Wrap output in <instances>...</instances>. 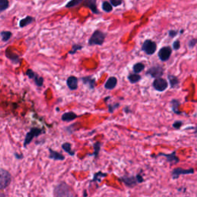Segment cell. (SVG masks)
I'll use <instances>...</instances> for the list:
<instances>
[{
  "mask_svg": "<svg viewBox=\"0 0 197 197\" xmlns=\"http://www.w3.org/2000/svg\"><path fill=\"white\" fill-rule=\"evenodd\" d=\"M49 158L50 159H52L54 161H64L65 160V156L59 152L55 151L51 148H49Z\"/></svg>",
  "mask_w": 197,
  "mask_h": 197,
  "instance_id": "7c38bea8",
  "label": "cell"
},
{
  "mask_svg": "<svg viewBox=\"0 0 197 197\" xmlns=\"http://www.w3.org/2000/svg\"><path fill=\"white\" fill-rule=\"evenodd\" d=\"M102 9L103 10L104 12H110L112 11V6L110 4V2H107V1H104L102 3Z\"/></svg>",
  "mask_w": 197,
  "mask_h": 197,
  "instance_id": "83f0119b",
  "label": "cell"
},
{
  "mask_svg": "<svg viewBox=\"0 0 197 197\" xmlns=\"http://www.w3.org/2000/svg\"><path fill=\"white\" fill-rule=\"evenodd\" d=\"M110 98H111L110 96H108V97L105 98V100H105V102H107V100H109V99H110Z\"/></svg>",
  "mask_w": 197,
  "mask_h": 197,
  "instance_id": "b9f144b4",
  "label": "cell"
},
{
  "mask_svg": "<svg viewBox=\"0 0 197 197\" xmlns=\"http://www.w3.org/2000/svg\"><path fill=\"white\" fill-rule=\"evenodd\" d=\"M53 194L54 197H74L71 187L65 182H62L56 186Z\"/></svg>",
  "mask_w": 197,
  "mask_h": 197,
  "instance_id": "6da1fadb",
  "label": "cell"
},
{
  "mask_svg": "<svg viewBox=\"0 0 197 197\" xmlns=\"http://www.w3.org/2000/svg\"><path fill=\"white\" fill-rule=\"evenodd\" d=\"M78 78L74 76H71L66 80V85L70 90H76L78 89Z\"/></svg>",
  "mask_w": 197,
  "mask_h": 197,
  "instance_id": "4fadbf2b",
  "label": "cell"
},
{
  "mask_svg": "<svg viewBox=\"0 0 197 197\" xmlns=\"http://www.w3.org/2000/svg\"><path fill=\"white\" fill-rule=\"evenodd\" d=\"M176 152L173 151L172 153L170 154H165V153H159L158 155H163V156H165L166 158V160L169 163H171L172 164H177L179 162V158L176 155Z\"/></svg>",
  "mask_w": 197,
  "mask_h": 197,
  "instance_id": "5bb4252c",
  "label": "cell"
},
{
  "mask_svg": "<svg viewBox=\"0 0 197 197\" xmlns=\"http://www.w3.org/2000/svg\"><path fill=\"white\" fill-rule=\"evenodd\" d=\"M81 80L82 81L84 85L87 86L90 90H94L96 86V80L92 76H85L81 78Z\"/></svg>",
  "mask_w": 197,
  "mask_h": 197,
  "instance_id": "9a60e30c",
  "label": "cell"
},
{
  "mask_svg": "<svg viewBox=\"0 0 197 197\" xmlns=\"http://www.w3.org/2000/svg\"><path fill=\"white\" fill-rule=\"evenodd\" d=\"M9 1L8 0H0V12L5 11L9 8Z\"/></svg>",
  "mask_w": 197,
  "mask_h": 197,
  "instance_id": "1f68e13d",
  "label": "cell"
},
{
  "mask_svg": "<svg viewBox=\"0 0 197 197\" xmlns=\"http://www.w3.org/2000/svg\"><path fill=\"white\" fill-rule=\"evenodd\" d=\"M1 36H2V39L3 42H7L12 36V32L9 31H3L1 32Z\"/></svg>",
  "mask_w": 197,
  "mask_h": 197,
  "instance_id": "f546056e",
  "label": "cell"
},
{
  "mask_svg": "<svg viewBox=\"0 0 197 197\" xmlns=\"http://www.w3.org/2000/svg\"><path fill=\"white\" fill-rule=\"evenodd\" d=\"M171 105H172V110L174 113L177 114V115H181L183 114L182 112H180L179 110V106L180 105V101L179 100H176V99H174L171 101Z\"/></svg>",
  "mask_w": 197,
  "mask_h": 197,
  "instance_id": "ffe728a7",
  "label": "cell"
},
{
  "mask_svg": "<svg viewBox=\"0 0 197 197\" xmlns=\"http://www.w3.org/2000/svg\"><path fill=\"white\" fill-rule=\"evenodd\" d=\"M168 80L169 81V83H170V86L173 89H175V88H177L179 85V80L178 79L177 76H174V75H171V74H169L168 75Z\"/></svg>",
  "mask_w": 197,
  "mask_h": 197,
  "instance_id": "ac0fdd59",
  "label": "cell"
},
{
  "mask_svg": "<svg viewBox=\"0 0 197 197\" xmlns=\"http://www.w3.org/2000/svg\"><path fill=\"white\" fill-rule=\"evenodd\" d=\"M120 106V103H115L114 105H112V104H110V105L108 106V107H109V112H110V113H112V112H114V110H115V109H117V108Z\"/></svg>",
  "mask_w": 197,
  "mask_h": 197,
  "instance_id": "e575fe53",
  "label": "cell"
},
{
  "mask_svg": "<svg viewBox=\"0 0 197 197\" xmlns=\"http://www.w3.org/2000/svg\"><path fill=\"white\" fill-rule=\"evenodd\" d=\"M116 85H117V79L115 76H111L108 79V80L104 85V87L106 88V90H112L115 89Z\"/></svg>",
  "mask_w": 197,
  "mask_h": 197,
  "instance_id": "2e32d148",
  "label": "cell"
},
{
  "mask_svg": "<svg viewBox=\"0 0 197 197\" xmlns=\"http://www.w3.org/2000/svg\"><path fill=\"white\" fill-rule=\"evenodd\" d=\"M135 178H136V180H137L138 183H142L143 182H144V179L143 178V176H142L140 174H138V175L135 176Z\"/></svg>",
  "mask_w": 197,
  "mask_h": 197,
  "instance_id": "ab89813d",
  "label": "cell"
},
{
  "mask_svg": "<svg viewBox=\"0 0 197 197\" xmlns=\"http://www.w3.org/2000/svg\"><path fill=\"white\" fill-rule=\"evenodd\" d=\"M79 117L75 112H65L63 115H62V120L63 122H71L72 120H76Z\"/></svg>",
  "mask_w": 197,
  "mask_h": 197,
  "instance_id": "e0dca14e",
  "label": "cell"
},
{
  "mask_svg": "<svg viewBox=\"0 0 197 197\" xmlns=\"http://www.w3.org/2000/svg\"><path fill=\"white\" fill-rule=\"evenodd\" d=\"M82 6L90 9L94 14H100V12L96 6V0H84Z\"/></svg>",
  "mask_w": 197,
  "mask_h": 197,
  "instance_id": "8fae6325",
  "label": "cell"
},
{
  "mask_svg": "<svg viewBox=\"0 0 197 197\" xmlns=\"http://www.w3.org/2000/svg\"><path fill=\"white\" fill-rule=\"evenodd\" d=\"M43 133V130L42 129H39V128H32L31 130H29V133H27L26 135V138H25V141H24V146L26 147V145H29V144L31 143L32 140H33L35 137H38L39 135H40L41 134H42Z\"/></svg>",
  "mask_w": 197,
  "mask_h": 197,
  "instance_id": "5b68a950",
  "label": "cell"
},
{
  "mask_svg": "<svg viewBox=\"0 0 197 197\" xmlns=\"http://www.w3.org/2000/svg\"><path fill=\"white\" fill-rule=\"evenodd\" d=\"M84 0H70L69 2L66 3L65 7L66 8H73V7H76V6H79L83 2Z\"/></svg>",
  "mask_w": 197,
  "mask_h": 197,
  "instance_id": "4316f807",
  "label": "cell"
},
{
  "mask_svg": "<svg viewBox=\"0 0 197 197\" xmlns=\"http://www.w3.org/2000/svg\"><path fill=\"white\" fill-rule=\"evenodd\" d=\"M62 149L64 151L66 152L68 154L71 156H74L75 155V152L72 149V145L69 143H64L62 145Z\"/></svg>",
  "mask_w": 197,
  "mask_h": 197,
  "instance_id": "7402d4cb",
  "label": "cell"
},
{
  "mask_svg": "<svg viewBox=\"0 0 197 197\" xmlns=\"http://www.w3.org/2000/svg\"><path fill=\"white\" fill-rule=\"evenodd\" d=\"M82 48H83V46L82 45H80V44H74L72 47V49L69 52V54H70V55H74V54L76 53L78 50H81Z\"/></svg>",
  "mask_w": 197,
  "mask_h": 197,
  "instance_id": "4dcf8cb0",
  "label": "cell"
},
{
  "mask_svg": "<svg viewBox=\"0 0 197 197\" xmlns=\"http://www.w3.org/2000/svg\"><path fill=\"white\" fill-rule=\"evenodd\" d=\"M120 180L122 181L128 187H134L136 184H137V180L136 178L134 176H122L120 178Z\"/></svg>",
  "mask_w": 197,
  "mask_h": 197,
  "instance_id": "30bf717a",
  "label": "cell"
},
{
  "mask_svg": "<svg viewBox=\"0 0 197 197\" xmlns=\"http://www.w3.org/2000/svg\"><path fill=\"white\" fill-rule=\"evenodd\" d=\"M178 33H179L178 30H173V29H170L169 31V32H168L169 36V37H171V38H174V37H176V36L178 35Z\"/></svg>",
  "mask_w": 197,
  "mask_h": 197,
  "instance_id": "74e56055",
  "label": "cell"
},
{
  "mask_svg": "<svg viewBox=\"0 0 197 197\" xmlns=\"http://www.w3.org/2000/svg\"><path fill=\"white\" fill-rule=\"evenodd\" d=\"M183 122L177 120V121H175L173 122V127L174 128V129H176V130H179V129H180V128L183 126Z\"/></svg>",
  "mask_w": 197,
  "mask_h": 197,
  "instance_id": "836d02e7",
  "label": "cell"
},
{
  "mask_svg": "<svg viewBox=\"0 0 197 197\" xmlns=\"http://www.w3.org/2000/svg\"><path fill=\"white\" fill-rule=\"evenodd\" d=\"M153 86L156 91L164 92L168 88V82L163 78H156L153 82Z\"/></svg>",
  "mask_w": 197,
  "mask_h": 197,
  "instance_id": "ba28073f",
  "label": "cell"
},
{
  "mask_svg": "<svg viewBox=\"0 0 197 197\" xmlns=\"http://www.w3.org/2000/svg\"><path fill=\"white\" fill-rule=\"evenodd\" d=\"M6 56H7L9 59L12 60V62H16V63H19V62L20 61L19 57L16 54L13 53V52L9 49V48H8L6 49Z\"/></svg>",
  "mask_w": 197,
  "mask_h": 197,
  "instance_id": "44dd1931",
  "label": "cell"
},
{
  "mask_svg": "<svg viewBox=\"0 0 197 197\" xmlns=\"http://www.w3.org/2000/svg\"><path fill=\"white\" fill-rule=\"evenodd\" d=\"M26 75L28 76V77L29 78V79H33V77L35 76L36 73H35L32 69H28L27 70V72H26Z\"/></svg>",
  "mask_w": 197,
  "mask_h": 197,
  "instance_id": "f35d334b",
  "label": "cell"
},
{
  "mask_svg": "<svg viewBox=\"0 0 197 197\" xmlns=\"http://www.w3.org/2000/svg\"><path fill=\"white\" fill-rule=\"evenodd\" d=\"M34 20H35V19H34L33 17H32V16H26V17H25L24 19H22L19 21V27H21V28L26 27V26H27L28 25L31 24L32 22H33Z\"/></svg>",
  "mask_w": 197,
  "mask_h": 197,
  "instance_id": "d6986e66",
  "label": "cell"
},
{
  "mask_svg": "<svg viewBox=\"0 0 197 197\" xmlns=\"http://www.w3.org/2000/svg\"><path fill=\"white\" fill-rule=\"evenodd\" d=\"M11 182V175L6 169H0V189H5Z\"/></svg>",
  "mask_w": 197,
  "mask_h": 197,
  "instance_id": "8992f818",
  "label": "cell"
},
{
  "mask_svg": "<svg viewBox=\"0 0 197 197\" xmlns=\"http://www.w3.org/2000/svg\"><path fill=\"white\" fill-rule=\"evenodd\" d=\"M173 49L174 50H178L180 49V41L179 39L174 41L173 44Z\"/></svg>",
  "mask_w": 197,
  "mask_h": 197,
  "instance_id": "8d00e7d4",
  "label": "cell"
},
{
  "mask_svg": "<svg viewBox=\"0 0 197 197\" xmlns=\"http://www.w3.org/2000/svg\"><path fill=\"white\" fill-rule=\"evenodd\" d=\"M110 3L112 5V6L117 7V6L122 5V0H110Z\"/></svg>",
  "mask_w": 197,
  "mask_h": 197,
  "instance_id": "d590c367",
  "label": "cell"
},
{
  "mask_svg": "<svg viewBox=\"0 0 197 197\" xmlns=\"http://www.w3.org/2000/svg\"><path fill=\"white\" fill-rule=\"evenodd\" d=\"M145 69V65L143 62H137V63L134 64L133 66V70L134 73H140L142 71H143Z\"/></svg>",
  "mask_w": 197,
  "mask_h": 197,
  "instance_id": "d4e9b609",
  "label": "cell"
},
{
  "mask_svg": "<svg viewBox=\"0 0 197 197\" xmlns=\"http://www.w3.org/2000/svg\"><path fill=\"white\" fill-rule=\"evenodd\" d=\"M194 173V169H184L182 168H176L172 171V178L173 179H176L181 175H188V174H193Z\"/></svg>",
  "mask_w": 197,
  "mask_h": 197,
  "instance_id": "9c48e42d",
  "label": "cell"
},
{
  "mask_svg": "<svg viewBox=\"0 0 197 197\" xmlns=\"http://www.w3.org/2000/svg\"><path fill=\"white\" fill-rule=\"evenodd\" d=\"M173 49L170 46H164L163 48L159 49L158 52V57L162 62H166L169 59V58L171 56Z\"/></svg>",
  "mask_w": 197,
  "mask_h": 197,
  "instance_id": "52a82bcc",
  "label": "cell"
},
{
  "mask_svg": "<svg viewBox=\"0 0 197 197\" xmlns=\"http://www.w3.org/2000/svg\"><path fill=\"white\" fill-rule=\"evenodd\" d=\"M106 37V33L102 32L100 30L96 29L92 34L91 37L89 39L90 46H102L103 44L105 39Z\"/></svg>",
  "mask_w": 197,
  "mask_h": 197,
  "instance_id": "7a4b0ae2",
  "label": "cell"
},
{
  "mask_svg": "<svg viewBox=\"0 0 197 197\" xmlns=\"http://www.w3.org/2000/svg\"><path fill=\"white\" fill-rule=\"evenodd\" d=\"M125 112L126 113H129L130 112V110H129V107H125Z\"/></svg>",
  "mask_w": 197,
  "mask_h": 197,
  "instance_id": "60d3db41",
  "label": "cell"
},
{
  "mask_svg": "<svg viewBox=\"0 0 197 197\" xmlns=\"http://www.w3.org/2000/svg\"><path fill=\"white\" fill-rule=\"evenodd\" d=\"M157 49V45L151 39H146L142 45L141 50L149 56L153 55Z\"/></svg>",
  "mask_w": 197,
  "mask_h": 197,
  "instance_id": "3957f363",
  "label": "cell"
},
{
  "mask_svg": "<svg viewBox=\"0 0 197 197\" xmlns=\"http://www.w3.org/2000/svg\"><path fill=\"white\" fill-rule=\"evenodd\" d=\"M33 80H34V81H35V83L36 84V86H39V87L42 86V85H43V82H44L43 78L39 76L38 74L36 73L35 76L33 77Z\"/></svg>",
  "mask_w": 197,
  "mask_h": 197,
  "instance_id": "f1b7e54d",
  "label": "cell"
},
{
  "mask_svg": "<svg viewBox=\"0 0 197 197\" xmlns=\"http://www.w3.org/2000/svg\"><path fill=\"white\" fill-rule=\"evenodd\" d=\"M127 78H128V80H129V81H130V82L133 84L137 83L138 82H140L142 79L141 76L137 73L130 74V75L128 76Z\"/></svg>",
  "mask_w": 197,
  "mask_h": 197,
  "instance_id": "603a6c76",
  "label": "cell"
},
{
  "mask_svg": "<svg viewBox=\"0 0 197 197\" xmlns=\"http://www.w3.org/2000/svg\"><path fill=\"white\" fill-rule=\"evenodd\" d=\"M164 69L160 65H155L150 67L148 69V71L145 72V75L150 76L152 78H160L163 76Z\"/></svg>",
  "mask_w": 197,
  "mask_h": 197,
  "instance_id": "277c9868",
  "label": "cell"
},
{
  "mask_svg": "<svg viewBox=\"0 0 197 197\" xmlns=\"http://www.w3.org/2000/svg\"><path fill=\"white\" fill-rule=\"evenodd\" d=\"M0 197H5L4 195L3 194H2V193H0Z\"/></svg>",
  "mask_w": 197,
  "mask_h": 197,
  "instance_id": "7bdbcfd3",
  "label": "cell"
},
{
  "mask_svg": "<svg viewBox=\"0 0 197 197\" xmlns=\"http://www.w3.org/2000/svg\"><path fill=\"white\" fill-rule=\"evenodd\" d=\"M197 42V39L196 38H192L188 42V46L189 49H193L196 46Z\"/></svg>",
  "mask_w": 197,
  "mask_h": 197,
  "instance_id": "d6a6232c",
  "label": "cell"
},
{
  "mask_svg": "<svg viewBox=\"0 0 197 197\" xmlns=\"http://www.w3.org/2000/svg\"><path fill=\"white\" fill-rule=\"evenodd\" d=\"M100 148H101V143L100 142H96L93 144V149L94 152L92 154H90V155H93L95 156V159H97L98 156H99V154H100Z\"/></svg>",
  "mask_w": 197,
  "mask_h": 197,
  "instance_id": "484cf974",
  "label": "cell"
},
{
  "mask_svg": "<svg viewBox=\"0 0 197 197\" xmlns=\"http://www.w3.org/2000/svg\"><path fill=\"white\" fill-rule=\"evenodd\" d=\"M107 173H104L101 171L98 172V173L94 174L93 179H92V182H98V183H100L102 181V179L107 176Z\"/></svg>",
  "mask_w": 197,
  "mask_h": 197,
  "instance_id": "cb8c5ba5",
  "label": "cell"
}]
</instances>
